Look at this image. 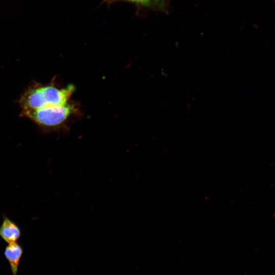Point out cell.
<instances>
[{"instance_id": "obj_1", "label": "cell", "mask_w": 275, "mask_h": 275, "mask_svg": "<svg viewBox=\"0 0 275 275\" xmlns=\"http://www.w3.org/2000/svg\"><path fill=\"white\" fill-rule=\"evenodd\" d=\"M69 103L60 105H48L34 111L22 113L38 125L46 129L61 128L73 111Z\"/></svg>"}, {"instance_id": "obj_2", "label": "cell", "mask_w": 275, "mask_h": 275, "mask_svg": "<svg viewBox=\"0 0 275 275\" xmlns=\"http://www.w3.org/2000/svg\"><path fill=\"white\" fill-rule=\"evenodd\" d=\"M73 85L60 89L53 86L42 87V90L46 105H60L67 103V100L74 90Z\"/></svg>"}, {"instance_id": "obj_3", "label": "cell", "mask_w": 275, "mask_h": 275, "mask_svg": "<svg viewBox=\"0 0 275 275\" xmlns=\"http://www.w3.org/2000/svg\"><path fill=\"white\" fill-rule=\"evenodd\" d=\"M21 236L19 227L7 217L3 215V221L0 226V237L6 242H16Z\"/></svg>"}, {"instance_id": "obj_4", "label": "cell", "mask_w": 275, "mask_h": 275, "mask_svg": "<svg viewBox=\"0 0 275 275\" xmlns=\"http://www.w3.org/2000/svg\"><path fill=\"white\" fill-rule=\"evenodd\" d=\"M22 254L23 249L17 242L9 243L5 248L4 255L10 264L13 275H17L19 264Z\"/></svg>"}, {"instance_id": "obj_5", "label": "cell", "mask_w": 275, "mask_h": 275, "mask_svg": "<svg viewBox=\"0 0 275 275\" xmlns=\"http://www.w3.org/2000/svg\"><path fill=\"white\" fill-rule=\"evenodd\" d=\"M124 2L132 4L136 6L145 7L157 10H165V0H114V3Z\"/></svg>"}, {"instance_id": "obj_6", "label": "cell", "mask_w": 275, "mask_h": 275, "mask_svg": "<svg viewBox=\"0 0 275 275\" xmlns=\"http://www.w3.org/2000/svg\"><path fill=\"white\" fill-rule=\"evenodd\" d=\"M103 2L107 4H111L114 3V0H103Z\"/></svg>"}]
</instances>
